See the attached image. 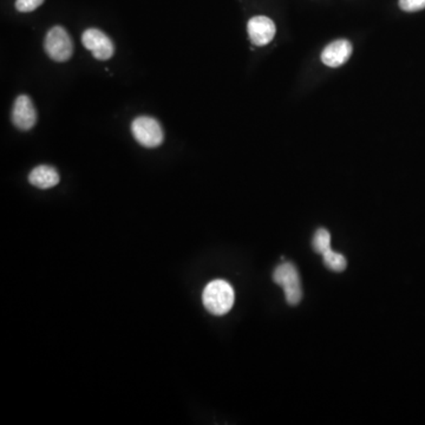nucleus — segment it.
<instances>
[{
  "mask_svg": "<svg viewBox=\"0 0 425 425\" xmlns=\"http://www.w3.org/2000/svg\"><path fill=\"white\" fill-rule=\"evenodd\" d=\"M82 43L98 60H108L114 56L115 48L112 39L98 28H87L82 35Z\"/></svg>",
  "mask_w": 425,
  "mask_h": 425,
  "instance_id": "obj_5",
  "label": "nucleus"
},
{
  "mask_svg": "<svg viewBox=\"0 0 425 425\" xmlns=\"http://www.w3.org/2000/svg\"><path fill=\"white\" fill-rule=\"evenodd\" d=\"M12 122L18 129L28 131L35 127L37 122V112L31 98L26 95H21L16 99L12 109Z\"/></svg>",
  "mask_w": 425,
  "mask_h": 425,
  "instance_id": "obj_6",
  "label": "nucleus"
},
{
  "mask_svg": "<svg viewBox=\"0 0 425 425\" xmlns=\"http://www.w3.org/2000/svg\"><path fill=\"white\" fill-rule=\"evenodd\" d=\"M131 133L137 142L146 148H156L164 141V133L160 122L149 116H140L131 123Z\"/></svg>",
  "mask_w": 425,
  "mask_h": 425,
  "instance_id": "obj_4",
  "label": "nucleus"
},
{
  "mask_svg": "<svg viewBox=\"0 0 425 425\" xmlns=\"http://www.w3.org/2000/svg\"><path fill=\"white\" fill-rule=\"evenodd\" d=\"M247 31L254 45H267L269 43L272 42V39L276 36V25L272 19L264 16H258L248 21Z\"/></svg>",
  "mask_w": 425,
  "mask_h": 425,
  "instance_id": "obj_7",
  "label": "nucleus"
},
{
  "mask_svg": "<svg viewBox=\"0 0 425 425\" xmlns=\"http://www.w3.org/2000/svg\"><path fill=\"white\" fill-rule=\"evenodd\" d=\"M44 49L55 62H67L73 53V42L69 32L62 26H55L46 33Z\"/></svg>",
  "mask_w": 425,
  "mask_h": 425,
  "instance_id": "obj_3",
  "label": "nucleus"
},
{
  "mask_svg": "<svg viewBox=\"0 0 425 425\" xmlns=\"http://www.w3.org/2000/svg\"><path fill=\"white\" fill-rule=\"evenodd\" d=\"M234 289L226 280H214L205 287L203 293V306L214 316H225L234 305Z\"/></svg>",
  "mask_w": 425,
  "mask_h": 425,
  "instance_id": "obj_1",
  "label": "nucleus"
},
{
  "mask_svg": "<svg viewBox=\"0 0 425 425\" xmlns=\"http://www.w3.org/2000/svg\"><path fill=\"white\" fill-rule=\"evenodd\" d=\"M351 55H353L351 43L345 39H339L325 48L321 53V60L328 67L339 68L349 60Z\"/></svg>",
  "mask_w": 425,
  "mask_h": 425,
  "instance_id": "obj_8",
  "label": "nucleus"
},
{
  "mask_svg": "<svg viewBox=\"0 0 425 425\" xmlns=\"http://www.w3.org/2000/svg\"><path fill=\"white\" fill-rule=\"evenodd\" d=\"M44 0H17L16 1V9L19 12H32L36 9H38Z\"/></svg>",
  "mask_w": 425,
  "mask_h": 425,
  "instance_id": "obj_13",
  "label": "nucleus"
},
{
  "mask_svg": "<svg viewBox=\"0 0 425 425\" xmlns=\"http://www.w3.org/2000/svg\"><path fill=\"white\" fill-rule=\"evenodd\" d=\"M312 248L316 253L321 255L324 254L325 252H328V249H331V235L328 230L319 228L314 233L313 239H312Z\"/></svg>",
  "mask_w": 425,
  "mask_h": 425,
  "instance_id": "obj_11",
  "label": "nucleus"
},
{
  "mask_svg": "<svg viewBox=\"0 0 425 425\" xmlns=\"http://www.w3.org/2000/svg\"><path fill=\"white\" fill-rule=\"evenodd\" d=\"M273 281L283 287L286 301L289 305L296 306L303 299V287L299 273L292 262H284L278 266L273 273Z\"/></svg>",
  "mask_w": 425,
  "mask_h": 425,
  "instance_id": "obj_2",
  "label": "nucleus"
},
{
  "mask_svg": "<svg viewBox=\"0 0 425 425\" xmlns=\"http://www.w3.org/2000/svg\"><path fill=\"white\" fill-rule=\"evenodd\" d=\"M323 260H324L325 266L330 271H332V272H344L346 267H348V262H346L345 257L340 254V253L332 251V249L325 252L324 254H323Z\"/></svg>",
  "mask_w": 425,
  "mask_h": 425,
  "instance_id": "obj_10",
  "label": "nucleus"
},
{
  "mask_svg": "<svg viewBox=\"0 0 425 425\" xmlns=\"http://www.w3.org/2000/svg\"><path fill=\"white\" fill-rule=\"evenodd\" d=\"M399 7L405 12L424 10L425 0H399Z\"/></svg>",
  "mask_w": 425,
  "mask_h": 425,
  "instance_id": "obj_12",
  "label": "nucleus"
},
{
  "mask_svg": "<svg viewBox=\"0 0 425 425\" xmlns=\"http://www.w3.org/2000/svg\"><path fill=\"white\" fill-rule=\"evenodd\" d=\"M60 174L51 166H38L28 175V182L39 189L53 188L60 183Z\"/></svg>",
  "mask_w": 425,
  "mask_h": 425,
  "instance_id": "obj_9",
  "label": "nucleus"
}]
</instances>
